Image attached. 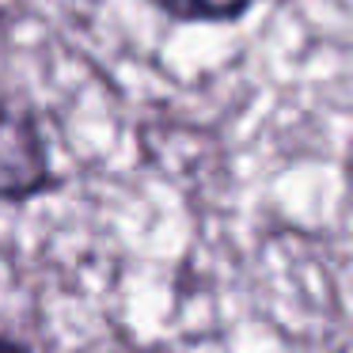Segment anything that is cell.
Masks as SVG:
<instances>
[{"instance_id":"obj_3","label":"cell","mask_w":353,"mask_h":353,"mask_svg":"<svg viewBox=\"0 0 353 353\" xmlns=\"http://www.w3.org/2000/svg\"><path fill=\"white\" fill-rule=\"evenodd\" d=\"M0 353H31V350L19 345V342H12V338H0Z\"/></svg>"},{"instance_id":"obj_1","label":"cell","mask_w":353,"mask_h":353,"mask_svg":"<svg viewBox=\"0 0 353 353\" xmlns=\"http://www.w3.org/2000/svg\"><path fill=\"white\" fill-rule=\"evenodd\" d=\"M54 183L50 145L27 107L0 99V201H27Z\"/></svg>"},{"instance_id":"obj_2","label":"cell","mask_w":353,"mask_h":353,"mask_svg":"<svg viewBox=\"0 0 353 353\" xmlns=\"http://www.w3.org/2000/svg\"><path fill=\"white\" fill-rule=\"evenodd\" d=\"M148 4L179 23H232L254 0H148Z\"/></svg>"}]
</instances>
